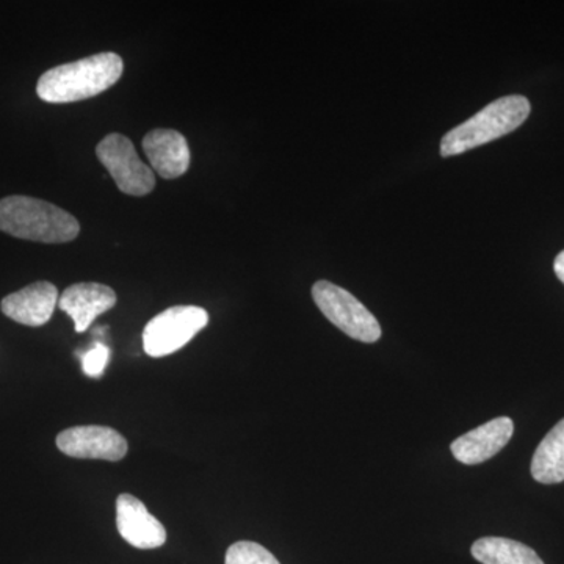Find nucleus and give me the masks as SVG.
<instances>
[{
  "label": "nucleus",
  "mask_w": 564,
  "mask_h": 564,
  "mask_svg": "<svg viewBox=\"0 0 564 564\" xmlns=\"http://www.w3.org/2000/svg\"><path fill=\"white\" fill-rule=\"evenodd\" d=\"M122 69L124 63L120 55L102 52L46 70L36 84V93L40 99L51 104L84 101L113 87Z\"/></svg>",
  "instance_id": "1"
},
{
  "label": "nucleus",
  "mask_w": 564,
  "mask_h": 564,
  "mask_svg": "<svg viewBox=\"0 0 564 564\" xmlns=\"http://www.w3.org/2000/svg\"><path fill=\"white\" fill-rule=\"evenodd\" d=\"M0 231L32 242L66 243L79 236L80 225L62 207L17 195L0 199Z\"/></svg>",
  "instance_id": "2"
},
{
  "label": "nucleus",
  "mask_w": 564,
  "mask_h": 564,
  "mask_svg": "<svg viewBox=\"0 0 564 564\" xmlns=\"http://www.w3.org/2000/svg\"><path fill=\"white\" fill-rule=\"evenodd\" d=\"M530 111L532 107L525 96L511 95L497 99L474 115L470 120L445 133L441 141V155L454 158L508 135L524 124Z\"/></svg>",
  "instance_id": "3"
},
{
  "label": "nucleus",
  "mask_w": 564,
  "mask_h": 564,
  "mask_svg": "<svg viewBox=\"0 0 564 564\" xmlns=\"http://www.w3.org/2000/svg\"><path fill=\"white\" fill-rule=\"evenodd\" d=\"M313 299L322 314L351 339L364 344L380 340V323L350 292L333 282L317 281L313 285Z\"/></svg>",
  "instance_id": "4"
},
{
  "label": "nucleus",
  "mask_w": 564,
  "mask_h": 564,
  "mask_svg": "<svg viewBox=\"0 0 564 564\" xmlns=\"http://www.w3.org/2000/svg\"><path fill=\"white\" fill-rule=\"evenodd\" d=\"M209 314L198 306H173L155 315L143 332L144 352L151 358H163L185 347L206 328Z\"/></svg>",
  "instance_id": "5"
},
{
  "label": "nucleus",
  "mask_w": 564,
  "mask_h": 564,
  "mask_svg": "<svg viewBox=\"0 0 564 564\" xmlns=\"http://www.w3.org/2000/svg\"><path fill=\"white\" fill-rule=\"evenodd\" d=\"M96 154L126 195L144 196L154 191V172L147 163L141 162L128 137L110 133L98 144Z\"/></svg>",
  "instance_id": "6"
},
{
  "label": "nucleus",
  "mask_w": 564,
  "mask_h": 564,
  "mask_svg": "<svg viewBox=\"0 0 564 564\" xmlns=\"http://www.w3.org/2000/svg\"><path fill=\"white\" fill-rule=\"evenodd\" d=\"M62 454L73 458L120 462L128 455V441L110 426L82 425L65 430L57 436Z\"/></svg>",
  "instance_id": "7"
},
{
  "label": "nucleus",
  "mask_w": 564,
  "mask_h": 564,
  "mask_svg": "<svg viewBox=\"0 0 564 564\" xmlns=\"http://www.w3.org/2000/svg\"><path fill=\"white\" fill-rule=\"evenodd\" d=\"M117 529L122 540L137 549H158L166 543V530L144 503L131 494L117 499Z\"/></svg>",
  "instance_id": "8"
},
{
  "label": "nucleus",
  "mask_w": 564,
  "mask_h": 564,
  "mask_svg": "<svg viewBox=\"0 0 564 564\" xmlns=\"http://www.w3.org/2000/svg\"><path fill=\"white\" fill-rule=\"evenodd\" d=\"M514 433V423L510 417H497L463 434L452 443V454L459 463L474 466L488 462L510 443Z\"/></svg>",
  "instance_id": "9"
},
{
  "label": "nucleus",
  "mask_w": 564,
  "mask_h": 564,
  "mask_svg": "<svg viewBox=\"0 0 564 564\" xmlns=\"http://www.w3.org/2000/svg\"><path fill=\"white\" fill-rule=\"evenodd\" d=\"M58 291L47 281L33 282L2 300V313L25 326H43L51 321L58 304Z\"/></svg>",
  "instance_id": "10"
},
{
  "label": "nucleus",
  "mask_w": 564,
  "mask_h": 564,
  "mask_svg": "<svg viewBox=\"0 0 564 564\" xmlns=\"http://www.w3.org/2000/svg\"><path fill=\"white\" fill-rule=\"evenodd\" d=\"M117 304V293L109 285L98 282H79L70 285L58 299V307L73 318L77 333L87 332L96 317Z\"/></svg>",
  "instance_id": "11"
},
{
  "label": "nucleus",
  "mask_w": 564,
  "mask_h": 564,
  "mask_svg": "<svg viewBox=\"0 0 564 564\" xmlns=\"http://www.w3.org/2000/svg\"><path fill=\"white\" fill-rule=\"evenodd\" d=\"M143 151L154 172L163 180H176L191 166V150L182 133L173 129H154L143 139Z\"/></svg>",
  "instance_id": "12"
},
{
  "label": "nucleus",
  "mask_w": 564,
  "mask_h": 564,
  "mask_svg": "<svg viewBox=\"0 0 564 564\" xmlns=\"http://www.w3.org/2000/svg\"><path fill=\"white\" fill-rule=\"evenodd\" d=\"M532 475L538 484L556 485L564 481V419L538 445Z\"/></svg>",
  "instance_id": "13"
},
{
  "label": "nucleus",
  "mask_w": 564,
  "mask_h": 564,
  "mask_svg": "<svg viewBox=\"0 0 564 564\" xmlns=\"http://www.w3.org/2000/svg\"><path fill=\"white\" fill-rule=\"evenodd\" d=\"M473 556L481 564H544L529 545L508 538L488 536L475 541Z\"/></svg>",
  "instance_id": "14"
},
{
  "label": "nucleus",
  "mask_w": 564,
  "mask_h": 564,
  "mask_svg": "<svg viewBox=\"0 0 564 564\" xmlns=\"http://www.w3.org/2000/svg\"><path fill=\"white\" fill-rule=\"evenodd\" d=\"M225 564H281L272 552L252 541L234 543L226 552Z\"/></svg>",
  "instance_id": "15"
},
{
  "label": "nucleus",
  "mask_w": 564,
  "mask_h": 564,
  "mask_svg": "<svg viewBox=\"0 0 564 564\" xmlns=\"http://www.w3.org/2000/svg\"><path fill=\"white\" fill-rule=\"evenodd\" d=\"M110 361V348L104 344H96L91 350L85 352L82 356V367H84V373L90 378L102 377L104 370H106L107 364Z\"/></svg>",
  "instance_id": "16"
},
{
  "label": "nucleus",
  "mask_w": 564,
  "mask_h": 564,
  "mask_svg": "<svg viewBox=\"0 0 564 564\" xmlns=\"http://www.w3.org/2000/svg\"><path fill=\"white\" fill-rule=\"evenodd\" d=\"M554 270L556 278L564 284V251L560 252L555 258Z\"/></svg>",
  "instance_id": "17"
}]
</instances>
